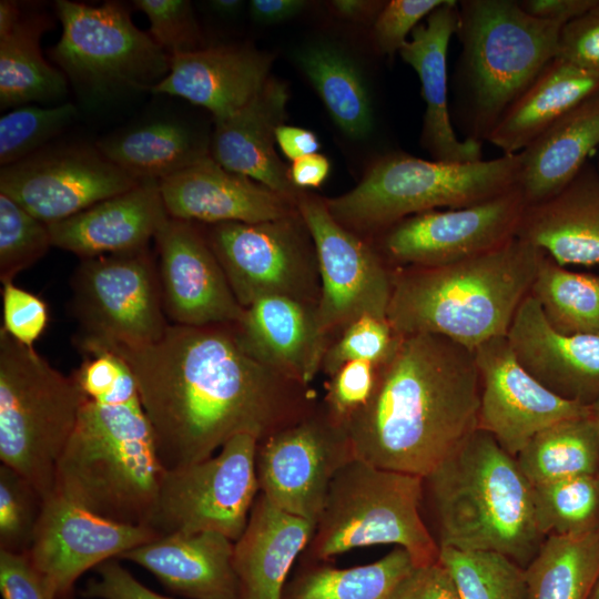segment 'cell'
<instances>
[{"mask_svg":"<svg viewBox=\"0 0 599 599\" xmlns=\"http://www.w3.org/2000/svg\"><path fill=\"white\" fill-rule=\"evenodd\" d=\"M133 6L146 16L149 33L170 57L204 48L190 1L135 0Z\"/></svg>","mask_w":599,"mask_h":599,"instance_id":"bcb514c9","label":"cell"},{"mask_svg":"<svg viewBox=\"0 0 599 599\" xmlns=\"http://www.w3.org/2000/svg\"><path fill=\"white\" fill-rule=\"evenodd\" d=\"M506 338L519 364L555 394L589 405L599 396V334H564L529 294Z\"/></svg>","mask_w":599,"mask_h":599,"instance_id":"603a6c76","label":"cell"},{"mask_svg":"<svg viewBox=\"0 0 599 599\" xmlns=\"http://www.w3.org/2000/svg\"><path fill=\"white\" fill-rule=\"evenodd\" d=\"M276 143L282 153L292 162L313 153H317L319 142L309 130L283 124L276 130Z\"/></svg>","mask_w":599,"mask_h":599,"instance_id":"6f0895ef","label":"cell"},{"mask_svg":"<svg viewBox=\"0 0 599 599\" xmlns=\"http://www.w3.org/2000/svg\"><path fill=\"white\" fill-rule=\"evenodd\" d=\"M395 545L415 566L438 561L423 518V478L354 457L333 477L312 537L300 558L328 561L356 548Z\"/></svg>","mask_w":599,"mask_h":599,"instance_id":"ba28073f","label":"cell"},{"mask_svg":"<svg viewBox=\"0 0 599 599\" xmlns=\"http://www.w3.org/2000/svg\"><path fill=\"white\" fill-rule=\"evenodd\" d=\"M400 339L387 319L362 316L331 342L321 372L329 377L342 365L353 361H366L379 367L394 355Z\"/></svg>","mask_w":599,"mask_h":599,"instance_id":"f6af8a7d","label":"cell"},{"mask_svg":"<svg viewBox=\"0 0 599 599\" xmlns=\"http://www.w3.org/2000/svg\"><path fill=\"white\" fill-rule=\"evenodd\" d=\"M167 217L159 182L141 181L48 226L53 246L87 258L148 247Z\"/></svg>","mask_w":599,"mask_h":599,"instance_id":"4316f807","label":"cell"},{"mask_svg":"<svg viewBox=\"0 0 599 599\" xmlns=\"http://www.w3.org/2000/svg\"><path fill=\"white\" fill-rule=\"evenodd\" d=\"M203 231L243 308L276 295L318 303L317 253L298 209L276 220L219 223Z\"/></svg>","mask_w":599,"mask_h":599,"instance_id":"4fadbf2b","label":"cell"},{"mask_svg":"<svg viewBox=\"0 0 599 599\" xmlns=\"http://www.w3.org/2000/svg\"><path fill=\"white\" fill-rule=\"evenodd\" d=\"M296 60L335 124L353 139L367 136L373 129V110L354 62L328 44L309 45L297 53Z\"/></svg>","mask_w":599,"mask_h":599,"instance_id":"d590c367","label":"cell"},{"mask_svg":"<svg viewBox=\"0 0 599 599\" xmlns=\"http://www.w3.org/2000/svg\"><path fill=\"white\" fill-rule=\"evenodd\" d=\"M52 21L43 13L23 14L0 38V108L57 101L68 92V79L42 55L41 38Z\"/></svg>","mask_w":599,"mask_h":599,"instance_id":"836d02e7","label":"cell"},{"mask_svg":"<svg viewBox=\"0 0 599 599\" xmlns=\"http://www.w3.org/2000/svg\"><path fill=\"white\" fill-rule=\"evenodd\" d=\"M564 24L537 19L516 0L458 1V79L466 139L487 140L507 109L558 57Z\"/></svg>","mask_w":599,"mask_h":599,"instance_id":"8992f818","label":"cell"},{"mask_svg":"<svg viewBox=\"0 0 599 599\" xmlns=\"http://www.w3.org/2000/svg\"><path fill=\"white\" fill-rule=\"evenodd\" d=\"M378 366L366 361L342 365L325 384L322 403L338 422L345 423L369 399L376 383Z\"/></svg>","mask_w":599,"mask_h":599,"instance_id":"7dc6e473","label":"cell"},{"mask_svg":"<svg viewBox=\"0 0 599 599\" xmlns=\"http://www.w3.org/2000/svg\"><path fill=\"white\" fill-rule=\"evenodd\" d=\"M72 374L81 405L55 469L54 494L104 518L145 525L165 471L126 364L93 349Z\"/></svg>","mask_w":599,"mask_h":599,"instance_id":"3957f363","label":"cell"},{"mask_svg":"<svg viewBox=\"0 0 599 599\" xmlns=\"http://www.w3.org/2000/svg\"><path fill=\"white\" fill-rule=\"evenodd\" d=\"M354 457L345 425L319 399L306 415L257 441L260 493L315 524L333 477Z\"/></svg>","mask_w":599,"mask_h":599,"instance_id":"9a60e30c","label":"cell"},{"mask_svg":"<svg viewBox=\"0 0 599 599\" xmlns=\"http://www.w3.org/2000/svg\"><path fill=\"white\" fill-rule=\"evenodd\" d=\"M460 599H526L525 569L494 551L439 548Z\"/></svg>","mask_w":599,"mask_h":599,"instance_id":"60d3db41","label":"cell"},{"mask_svg":"<svg viewBox=\"0 0 599 599\" xmlns=\"http://www.w3.org/2000/svg\"><path fill=\"white\" fill-rule=\"evenodd\" d=\"M53 246L49 226L0 193V281L13 282Z\"/></svg>","mask_w":599,"mask_h":599,"instance_id":"7bdbcfd3","label":"cell"},{"mask_svg":"<svg viewBox=\"0 0 599 599\" xmlns=\"http://www.w3.org/2000/svg\"><path fill=\"white\" fill-rule=\"evenodd\" d=\"M70 312L81 353L160 339L170 325L158 265L148 247L81 258L71 278Z\"/></svg>","mask_w":599,"mask_h":599,"instance_id":"8fae6325","label":"cell"},{"mask_svg":"<svg viewBox=\"0 0 599 599\" xmlns=\"http://www.w3.org/2000/svg\"><path fill=\"white\" fill-rule=\"evenodd\" d=\"M517 237L562 266L599 265V172L587 162L557 194L526 206Z\"/></svg>","mask_w":599,"mask_h":599,"instance_id":"f1b7e54d","label":"cell"},{"mask_svg":"<svg viewBox=\"0 0 599 599\" xmlns=\"http://www.w3.org/2000/svg\"><path fill=\"white\" fill-rule=\"evenodd\" d=\"M110 162L138 181H161L210 154L207 143L186 124L155 120L97 142Z\"/></svg>","mask_w":599,"mask_h":599,"instance_id":"d6a6232c","label":"cell"},{"mask_svg":"<svg viewBox=\"0 0 599 599\" xmlns=\"http://www.w3.org/2000/svg\"><path fill=\"white\" fill-rule=\"evenodd\" d=\"M72 103L42 108L22 105L6 112L0 119V164L17 163L43 150L75 119Z\"/></svg>","mask_w":599,"mask_h":599,"instance_id":"b9f144b4","label":"cell"},{"mask_svg":"<svg viewBox=\"0 0 599 599\" xmlns=\"http://www.w3.org/2000/svg\"><path fill=\"white\" fill-rule=\"evenodd\" d=\"M272 63L271 54L246 45L204 47L171 57L169 73L151 92L183 98L222 120L261 92Z\"/></svg>","mask_w":599,"mask_h":599,"instance_id":"cb8c5ba5","label":"cell"},{"mask_svg":"<svg viewBox=\"0 0 599 599\" xmlns=\"http://www.w3.org/2000/svg\"><path fill=\"white\" fill-rule=\"evenodd\" d=\"M386 1L334 0L328 2L331 12L344 20L374 24Z\"/></svg>","mask_w":599,"mask_h":599,"instance_id":"91938a15","label":"cell"},{"mask_svg":"<svg viewBox=\"0 0 599 599\" xmlns=\"http://www.w3.org/2000/svg\"><path fill=\"white\" fill-rule=\"evenodd\" d=\"M98 578L87 582L81 591L89 599H173L160 595L136 580L115 559L97 567Z\"/></svg>","mask_w":599,"mask_h":599,"instance_id":"f5cc1de1","label":"cell"},{"mask_svg":"<svg viewBox=\"0 0 599 599\" xmlns=\"http://www.w3.org/2000/svg\"><path fill=\"white\" fill-rule=\"evenodd\" d=\"M209 6L215 13L230 17L240 12L243 2L240 0H213L209 2Z\"/></svg>","mask_w":599,"mask_h":599,"instance_id":"6125c7cd","label":"cell"},{"mask_svg":"<svg viewBox=\"0 0 599 599\" xmlns=\"http://www.w3.org/2000/svg\"><path fill=\"white\" fill-rule=\"evenodd\" d=\"M526 206L516 187L471 206L410 215L370 240L396 267L446 265L484 254L516 237Z\"/></svg>","mask_w":599,"mask_h":599,"instance_id":"2e32d148","label":"cell"},{"mask_svg":"<svg viewBox=\"0 0 599 599\" xmlns=\"http://www.w3.org/2000/svg\"><path fill=\"white\" fill-rule=\"evenodd\" d=\"M329 169L331 163L325 155L313 153L292 162L290 179L293 185L301 191L316 189L325 182Z\"/></svg>","mask_w":599,"mask_h":599,"instance_id":"9f6ffc18","label":"cell"},{"mask_svg":"<svg viewBox=\"0 0 599 599\" xmlns=\"http://www.w3.org/2000/svg\"><path fill=\"white\" fill-rule=\"evenodd\" d=\"M306 7L307 2L303 0H252L248 4L252 19L264 24L292 19Z\"/></svg>","mask_w":599,"mask_h":599,"instance_id":"680465c9","label":"cell"},{"mask_svg":"<svg viewBox=\"0 0 599 599\" xmlns=\"http://www.w3.org/2000/svg\"><path fill=\"white\" fill-rule=\"evenodd\" d=\"M3 328L17 342L33 347L49 322L47 304L33 293L13 282L2 287Z\"/></svg>","mask_w":599,"mask_h":599,"instance_id":"681fc988","label":"cell"},{"mask_svg":"<svg viewBox=\"0 0 599 599\" xmlns=\"http://www.w3.org/2000/svg\"><path fill=\"white\" fill-rule=\"evenodd\" d=\"M532 502L545 538L588 531L599 525V474L532 486Z\"/></svg>","mask_w":599,"mask_h":599,"instance_id":"ab89813d","label":"cell"},{"mask_svg":"<svg viewBox=\"0 0 599 599\" xmlns=\"http://www.w3.org/2000/svg\"><path fill=\"white\" fill-rule=\"evenodd\" d=\"M480 377L478 428L516 457L540 430L564 419L589 415V406L549 390L517 361L504 337L475 351Z\"/></svg>","mask_w":599,"mask_h":599,"instance_id":"ac0fdd59","label":"cell"},{"mask_svg":"<svg viewBox=\"0 0 599 599\" xmlns=\"http://www.w3.org/2000/svg\"><path fill=\"white\" fill-rule=\"evenodd\" d=\"M162 303L173 324H235L244 313L197 223L169 216L154 236Z\"/></svg>","mask_w":599,"mask_h":599,"instance_id":"ffe728a7","label":"cell"},{"mask_svg":"<svg viewBox=\"0 0 599 599\" xmlns=\"http://www.w3.org/2000/svg\"><path fill=\"white\" fill-rule=\"evenodd\" d=\"M475 352L445 336H402L368 402L345 423L354 455L426 477L478 429Z\"/></svg>","mask_w":599,"mask_h":599,"instance_id":"7a4b0ae2","label":"cell"},{"mask_svg":"<svg viewBox=\"0 0 599 599\" xmlns=\"http://www.w3.org/2000/svg\"><path fill=\"white\" fill-rule=\"evenodd\" d=\"M446 0H390L386 1L373 24L377 50L387 55L399 53L407 37Z\"/></svg>","mask_w":599,"mask_h":599,"instance_id":"c3c4849f","label":"cell"},{"mask_svg":"<svg viewBox=\"0 0 599 599\" xmlns=\"http://www.w3.org/2000/svg\"><path fill=\"white\" fill-rule=\"evenodd\" d=\"M564 334H599V275L568 270L544 254L530 293Z\"/></svg>","mask_w":599,"mask_h":599,"instance_id":"f35d334b","label":"cell"},{"mask_svg":"<svg viewBox=\"0 0 599 599\" xmlns=\"http://www.w3.org/2000/svg\"><path fill=\"white\" fill-rule=\"evenodd\" d=\"M524 569L526 599H591L599 582V525L546 537Z\"/></svg>","mask_w":599,"mask_h":599,"instance_id":"e575fe53","label":"cell"},{"mask_svg":"<svg viewBox=\"0 0 599 599\" xmlns=\"http://www.w3.org/2000/svg\"><path fill=\"white\" fill-rule=\"evenodd\" d=\"M155 538L158 536L145 525L104 518L53 494L44 500L27 554L58 599H67L74 582L87 570Z\"/></svg>","mask_w":599,"mask_h":599,"instance_id":"d6986e66","label":"cell"},{"mask_svg":"<svg viewBox=\"0 0 599 599\" xmlns=\"http://www.w3.org/2000/svg\"><path fill=\"white\" fill-rule=\"evenodd\" d=\"M596 166H597V170H598V172H599V160H598V164H597Z\"/></svg>","mask_w":599,"mask_h":599,"instance_id":"03108f58","label":"cell"},{"mask_svg":"<svg viewBox=\"0 0 599 599\" xmlns=\"http://www.w3.org/2000/svg\"><path fill=\"white\" fill-rule=\"evenodd\" d=\"M140 182L88 145L47 146L0 171V193L47 225Z\"/></svg>","mask_w":599,"mask_h":599,"instance_id":"e0dca14e","label":"cell"},{"mask_svg":"<svg viewBox=\"0 0 599 599\" xmlns=\"http://www.w3.org/2000/svg\"><path fill=\"white\" fill-rule=\"evenodd\" d=\"M439 548L501 554L525 568L545 537L537 528L532 486L486 430H475L423 478Z\"/></svg>","mask_w":599,"mask_h":599,"instance_id":"5b68a950","label":"cell"},{"mask_svg":"<svg viewBox=\"0 0 599 599\" xmlns=\"http://www.w3.org/2000/svg\"><path fill=\"white\" fill-rule=\"evenodd\" d=\"M0 591L3 599H58L27 552L0 550Z\"/></svg>","mask_w":599,"mask_h":599,"instance_id":"816d5d0a","label":"cell"},{"mask_svg":"<svg viewBox=\"0 0 599 599\" xmlns=\"http://www.w3.org/2000/svg\"><path fill=\"white\" fill-rule=\"evenodd\" d=\"M314 526L258 493L246 527L234 542L240 599H282L290 570L307 546Z\"/></svg>","mask_w":599,"mask_h":599,"instance_id":"f546056e","label":"cell"},{"mask_svg":"<svg viewBox=\"0 0 599 599\" xmlns=\"http://www.w3.org/2000/svg\"><path fill=\"white\" fill-rule=\"evenodd\" d=\"M296 205L317 253L318 315L325 333L333 341L362 316L387 319L394 268L372 240L337 222L319 196L301 191Z\"/></svg>","mask_w":599,"mask_h":599,"instance_id":"5bb4252c","label":"cell"},{"mask_svg":"<svg viewBox=\"0 0 599 599\" xmlns=\"http://www.w3.org/2000/svg\"><path fill=\"white\" fill-rule=\"evenodd\" d=\"M159 186L169 216L205 225L265 222L297 210L296 199L224 169L210 154Z\"/></svg>","mask_w":599,"mask_h":599,"instance_id":"44dd1931","label":"cell"},{"mask_svg":"<svg viewBox=\"0 0 599 599\" xmlns=\"http://www.w3.org/2000/svg\"><path fill=\"white\" fill-rule=\"evenodd\" d=\"M598 90L599 75L556 57L507 109L487 141L504 154L519 153Z\"/></svg>","mask_w":599,"mask_h":599,"instance_id":"1f68e13d","label":"cell"},{"mask_svg":"<svg viewBox=\"0 0 599 599\" xmlns=\"http://www.w3.org/2000/svg\"><path fill=\"white\" fill-rule=\"evenodd\" d=\"M55 11L62 33L50 57L83 94L151 91L169 73L171 57L120 2L58 0Z\"/></svg>","mask_w":599,"mask_h":599,"instance_id":"30bf717a","label":"cell"},{"mask_svg":"<svg viewBox=\"0 0 599 599\" xmlns=\"http://www.w3.org/2000/svg\"><path fill=\"white\" fill-rule=\"evenodd\" d=\"M597 0H520L521 9L537 19L566 24L588 11Z\"/></svg>","mask_w":599,"mask_h":599,"instance_id":"11a10c76","label":"cell"},{"mask_svg":"<svg viewBox=\"0 0 599 599\" xmlns=\"http://www.w3.org/2000/svg\"><path fill=\"white\" fill-rule=\"evenodd\" d=\"M43 505V497L29 480L1 465L0 550L28 552Z\"/></svg>","mask_w":599,"mask_h":599,"instance_id":"ee69618b","label":"cell"},{"mask_svg":"<svg viewBox=\"0 0 599 599\" xmlns=\"http://www.w3.org/2000/svg\"><path fill=\"white\" fill-rule=\"evenodd\" d=\"M558 57L599 75V0L562 27Z\"/></svg>","mask_w":599,"mask_h":599,"instance_id":"f907efd6","label":"cell"},{"mask_svg":"<svg viewBox=\"0 0 599 599\" xmlns=\"http://www.w3.org/2000/svg\"><path fill=\"white\" fill-rule=\"evenodd\" d=\"M520 153L471 163L389 153L369 164L356 186L325 204L343 226L373 238L398 221L438 209L471 206L518 187Z\"/></svg>","mask_w":599,"mask_h":599,"instance_id":"52a82bcc","label":"cell"},{"mask_svg":"<svg viewBox=\"0 0 599 599\" xmlns=\"http://www.w3.org/2000/svg\"><path fill=\"white\" fill-rule=\"evenodd\" d=\"M290 93L286 83L271 77L261 92L235 114L216 120L210 155L224 169L297 199L301 190L276 150V130L285 124Z\"/></svg>","mask_w":599,"mask_h":599,"instance_id":"484cf974","label":"cell"},{"mask_svg":"<svg viewBox=\"0 0 599 599\" xmlns=\"http://www.w3.org/2000/svg\"><path fill=\"white\" fill-rule=\"evenodd\" d=\"M256 446L241 434L205 460L165 470L145 526L158 537L214 531L235 542L260 493Z\"/></svg>","mask_w":599,"mask_h":599,"instance_id":"7c38bea8","label":"cell"},{"mask_svg":"<svg viewBox=\"0 0 599 599\" xmlns=\"http://www.w3.org/2000/svg\"><path fill=\"white\" fill-rule=\"evenodd\" d=\"M599 148V90L585 99L520 153L518 187L528 205L561 191Z\"/></svg>","mask_w":599,"mask_h":599,"instance_id":"4dcf8cb0","label":"cell"},{"mask_svg":"<svg viewBox=\"0 0 599 599\" xmlns=\"http://www.w3.org/2000/svg\"><path fill=\"white\" fill-rule=\"evenodd\" d=\"M234 541L203 531L158 537L120 558L153 573L170 591L189 599H240Z\"/></svg>","mask_w":599,"mask_h":599,"instance_id":"83f0119b","label":"cell"},{"mask_svg":"<svg viewBox=\"0 0 599 599\" xmlns=\"http://www.w3.org/2000/svg\"><path fill=\"white\" fill-rule=\"evenodd\" d=\"M301 571L286 582L282 599H388L415 567L410 555L395 547L372 564L339 569L327 561H302Z\"/></svg>","mask_w":599,"mask_h":599,"instance_id":"8d00e7d4","label":"cell"},{"mask_svg":"<svg viewBox=\"0 0 599 599\" xmlns=\"http://www.w3.org/2000/svg\"><path fill=\"white\" fill-rule=\"evenodd\" d=\"M388 599H460L447 569L439 562L415 566Z\"/></svg>","mask_w":599,"mask_h":599,"instance_id":"db71d44e","label":"cell"},{"mask_svg":"<svg viewBox=\"0 0 599 599\" xmlns=\"http://www.w3.org/2000/svg\"><path fill=\"white\" fill-rule=\"evenodd\" d=\"M233 329L250 356L304 386L321 372L332 342L321 325L318 303L280 295L245 307Z\"/></svg>","mask_w":599,"mask_h":599,"instance_id":"7402d4cb","label":"cell"},{"mask_svg":"<svg viewBox=\"0 0 599 599\" xmlns=\"http://www.w3.org/2000/svg\"><path fill=\"white\" fill-rule=\"evenodd\" d=\"M458 22V1L446 0L412 32L399 51L417 73L426 104L420 143L434 161L471 163L481 159V142L456 135L447 98V51Z\"/></svg>","mask_w":599,"mask_h":599,"instance_id":"d4e9b609","label":"cell"},{"mask_svg":"<svg viewBox=\"0 0 599 599\" xmlns=\"http://www.w3.org/2000/svg\"><path fill=\"white\" fill-rule=\"evenodd\" d=\"M544 254L516 236L455 263L395 267L387 321L400 336L437 334L475 351L507 335Z\"/></svg>","mask_w":599,"mask_h":599,"instance_id":"277c9868","label":"cell"},{"mask_svg":"<svg viewBox=\"0 0 599 599\" xmlns=\"http://www.w3.org/2000/svg\"><path fill=\"white\" fill-rule=\"evenodd\" d=\"M81 389L33 347L0 327V459L29 480L45 500L75 426Z\"/></svg>","mask_w":599,"mask_h":599,"instance_id":"9c48e42d","label":"cell"},{"mask_svg":"<svg viewBox=\"0 0 599 599\" xmlns=\"http://www.w3.org/2000/svg\"><path fill=\"white\" fill-rule=\"evenodd\" d=\"M101 349L131 372L165 470L205 460L241 434L258 441L319 402L311 386L250 356L233 324H170L151 344Z\"/></svg>","mask_w":599,"mask_h":599,"instance_id":"6da1fadb","label":"cell"},{"mask_svg":"<svg viewBox=\"0 0 599 599\" xmlns=\"http://www.w3.org/2000/svg\"><path fill=\"white\" fill-rule=\"evenodd\" d=\"M531 486L599 474V432L587 416L555 423L515 457Z\"/></svg>","mask_w":599,"mask_h":599,"instance_id":"74e56055","label":"cell"},{"mask_svg":"<svg viewBox=\"0 0 599 599\" xmlns=\"http://www.w3.org/2000/svg\"><path fill=\"white\" fill-rule=\"evenodd\" d=\"M591 599H599V582L598 585L596 586V589L591 596Z\"/></svg>","mask_w":599,"mask_h":599,"instance_id":"e7e4bbea","label":"cell"},{"mask_svg":"<svg viewBox=\"0 0 599 599\" xmlns=\"http://www.w3.org/2000/svg\"><path fill=\"white\" fill-rule=\"evenodd\" d=\"M24 13L17 1H0V38L8 34L20 21Z\"/></svg>","mask_w":599,"mask_h":599,"instance_id":"94428289","label":"cell"},{"mask_svg":"<svg viewBox=\"0 0 599 599\" xmlns=\"http://www.w3.org/2000/svg\"><path fill=\"white\" fill-rule=\"evenodd\" d=\"M588 406H589V417L591 418L596 428L599 432V396Z\"/></svg>","mask_w":599,"mask_h":599,"instance_id":"be15d7a7","label":"cell"}]
</instances>
